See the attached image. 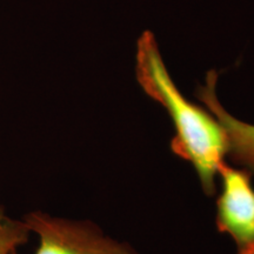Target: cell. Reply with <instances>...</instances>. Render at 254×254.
Masks as SVG:
<instances>
[{"instance_id": "obj_1", "label": "cell", "mask_w": 254, "mask_h": 254, "mask_svg": "<svg viewBox=\"0 0 254 254\" xmlns=\"http://www.w3.org/2000/svg\"><path fill=\"white\" fill-rule=\"evenodd\" d=\"M135 73L146 94L158 101L172 119L176 131L171 141L173 153L192 164L204 192L213 195L215 176L227 154L224 128L212 114L190 103L178 90L150 31H145L136 43Z\"/></svg>"}, {"instance_id": "obj_2", "label": "cell", "mask_w": 254, "mask_h": 254, "mask_svg": "<svg viewBox=\"0 0 254 254\" xmlns=\"http://www.w3.org/2000/svg\"><path fill=\"white\" fill-rule=\"evenodd\" d=\"M23 222L30 233L39 238L34 254H134L128 246L105 237L90 221L52 217L41 211L25 215ZM11 254H17L12 252Z\"/></svg>"}, {"instance_id": "obj_3", "label": "cell", "mask_w": 254, "mask_h": 254, "mask_svg": "<svg viewBox=\"0 0 254 254\" xmlns=\"http://www.w3.org/2000/svg\"><path fill=\"white\" fill-rule=\"evenodd\" d=\"M221 192L217 199V227L232 237L237 254H254V187L252 173L224 163L219 168Z\"/></svg>"}, {"instance_id": "obj_4", "label": "cell", "mask_w": 254, "mask_h": 254, "mask_svg": "<svg viewBox=\"0 0 254 254\" xmlns=\"http://www.w3.org/2000/svg\"><path fill=\"white\" fill-rule=\"evenodd\" d=\"M218 73L208 72L205 85L196 88L195 97L204 103L224 128L227 138V154L232 160L254 174V125L234 118L222 107L215 94Z\"/></svg>"}, {"instance_id": "obj_5", "label": "cell", "mask_w": 254, "mask_h": 254, "mask_svg": "<svg viewBox=\"0 0 254 254\" xmlns=\"http://www.w3.org/2000/svg\"><path fill=\"white\" fill-rule=\"evenodd\" d=\"M30 231L25 224L12 220L5 215L4 208L0 207V254H11L18 246L24 245L28 239Z\"/></svg>"}]
</instances>
